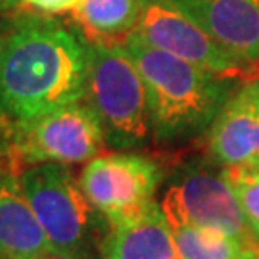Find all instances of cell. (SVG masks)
<instances>
[{"instance_id": "5bb4252c", "label": "cell", "mask_w": 259, "mask_h": 259, "mask_svg": "<svg viewBox=\"0 0 259 259\" xmlns=\"http://www.w3.org/2000/svg\"><path fill=\"white\" fill-rule=\"evenodd\" d=\"M173 236L181 259H240L253 246L227 232L200 227H179L173 229Z\"/></svg>"}, {"instance_id": "277c9868", "label": "cell", "mask_w": 259, "mask_h": 259, "mask_svg": "<svg viewBox=\"0 0 259 259\" xmlns=\"http://www.w3.org/2000/svg\"><path fill=\"white\" fill-rule=\"evenodd\" d=\"M104 146L102 125L84 100L29 119H0V156L10 159L16 175L40 163H84Z\"/></svg>"}, {"instance_id": "e0dca14e", "label": "cell", "mask_w": 259, "mask_h": 259, "mask_svg": "<svg viewBox=\"0 0 259 259\" xmlns=\"http://www.w3.org/2000/svg\"><path fill=\"white\" fill-rule=\"evenodd\" d=\"M10 27H12V18H10V16L0 18V62H2V54H4L6 42H8Z\"/></svg>"}, {"instance_id": "d6986e66", "label": "cell", "mask_w": 259, "mask_h": 259, "mask_svg": "<svg viewBox=\"0 0 259 259\" xmlns=\"http://www.w3.org/2000/svg\"><path fill=\"white\" fill-rule=\"evenodd\" d=\"M18 6H21V0H0V18L10 16Z\"/></svg>"}, {"instance_id": "44dd1931", "label": "cell", "mask_w": 259, "mask_h": 259, "mask_svg": "<svg viewBox=\"0 0 259 259\" xmlns=\"http://www.w3.org/2000/svg\"><path fill=\"white\" fill-rule=\"evenodd\" d=\"M42 259H45V257H42Z\"/></svg>"}, {"instance_id": "4fadbf2b", "label": "cell", "mask_w": 259, "mask_h": 259, "mask_svg": "<svg viewBox=\"0 0 259 259\" xmlns=\"http://www.w3.org/2000/svg\"><path fill=\"white\" fill-rule=\"evenodd\" d=\"M139 0H79L69 10L89 42H123L137 29Z\"/></svg>"}, {"instance_id": "5b68a950", "label": "cell", "mask_w": 259, "mask_h": 259, "mask_svg": "<svg viewBox=\"0 0 259 259\" xmlns=\"http://www.w3.org/2000/svg\"><path fill=\"white\" fill-rule=\"evenodd\" d=\"M19 183L54 251H87L106 223L67 165L40 163L19 173ZM108 225V223H106Z\"/></svg>"}, {"instance_id": "3957f363", "label": "cell", "mask_w": 259, "mask_h": 259, "mask_svg": "<svg viewBox=\"0 0 259 259\" xmlns=\"http://www.w3.org/2000/svg\"><path fill=\"white\" fill-rule=\"evenodd\" d=\"M84 102L111 148L133 152L154 139L146 83L121 42H89Z\"/></svg>"}, {"instance_id": "52a82bcc", "label": "cell", "mask_w": 259, "mask_h": 259, "mask_svg": "<svg viewBox=\"0 0 259 259\" xmlns=\"http://www.w3.org/2000/svg\"><path fill=\"white\" fill-rule=\"evenodd\" d=\"M79 183L110 227L139 215L156 202L163 169L156 159L139 152H111L87 161Z\"/></svg>"}, {"instance_id": "9c48e42d", "label": "cell", "mask_w": 259, "mask_h": 259, "mask_svg": "<svg viewBox=\"0 0 259 259\" xmlns=\"http://www.w3.org/2000/svg\"><path fill=\"white\" fill-rule=\"evenodd\" d=\"M207 146L223 167H259V81L231 94L209 127Z\"/></svg>"}, {"instance_id": "7a4b0ae2", "label": "cell", "mask_w": 259, "mask_h": 259, "mask_svg": "<svg viewBox=\"0 0 259 259\" xmlns=\"http://www.w3.org/2000/svg\"><path fill=\"white\" fill-rule=\"evenodd\" d=\"M123 48L146 83L154 139L181 142L209 131L223 106L236 91L231 75H217L183 58L157 50L131 33Z\"/></svg>"}, {"instance_id": "8992f818", "label": "cell", "mask_w": 259, "mask_h": 259, "mask_svg": "<svg viewBox=\"0 0 259 259\" xmlns=\"http://www.w3.org/2000/svg\"><path fill=\"white\" fill-rule=\"evenodd\" d=\"M159 207L173 229L200 227L251 242V231L238 198L223 173L205 165H186L171 177Z\"/></svg>"}, {"instance_id": "9a60e30c", "label": "cell", "mask_w": 259, "mask_h": 259, "mask_svg": "<svg viewBox=\"0 0 259 259\" xmlns=\"http://www.w3.org/2000/svg\"><path fill=\"white\" fill-rule=\"evenodd\" d=\"M253 238L259 240V167H223Z\"/></svg>"}, {"instance_id": "30bf717a", "label": "cell", "mask_w": 259, "mask_h": 259, "mask_svg": "<svg viewBox=\"0 0 259 259\" xmlns=\"http://www.w3.org/2000/svg\"><path fill=\"white\" fill-rule=\"evenodd\" d=\"M240 64L259 62V0H173Z\"/></svg>"}, {"instance_id": "8fae6325", "label": "cell", "mask_w": 259, "mask_h": 259, "mask_svg": "<svg viewBox=\"0 0 259 259\" xmlns=\"http://www.w3.org/2000/svg\"><path fill=\"white\" fill-rule=\"evenodd\" d=\"M102 259H181L173 227L157 202L117 225H110L100 242Z\"/></svg>"}, {"instance_id": "ffe728a7", "label": "cell", "mask_w": 259, "mask_h": 259, "mask_svg": "<svg viewBox=\"0 0 259 259\" xmlns=\"http://www.w3.org/2000/svg\"><path fill=\"white\" fill-rule=\"evenodd\" d=\"M240 259H259V246H251Z\"/></svg>"}, {"instance_id": "6da1fadb", "label": "cell", "mask_w": 259, "mask_h": 259, "mask_svg": "<svg viewBox=\"0 0 259 259\" xmlns=\"http://www.w3.org/2000/svg\"><path fill=\"white\" fill-rule=\"evenodd\" d=\"M89 40L47 14L12 16L0 62V119L18 121L84 100Z\"/></svg>"}, {"instance_id": "ac0fdd59", "label": "cell", "mask_w": 259, "mask_h": 259, "mask_svg": "<svg viewBox=\"0 0 259 259\" xmlns=\"http://www.w3.org/2000/svg\"><path fill=\"white\" fill-rule=\"evenodd\" d=\"M45 259H93L87 251H50Z\"/></svg>"}, {"instance_id": "ba28073f", "label": "cell", "mask_w": 259, "mask_h": 259, "mask_svg": "<svg viewBox=\"0 0 259 259\" xmlns=\"http://www.w3.org/2000/svg\"><path fill=\"white\" fill-rule=\"evenodd\" d=\"M139 23L133 33L154 48L217 75H232L244 67L173 0H139Z\"/></svg>"}, {"instance_id": "2e32d148", "label": "cell", "mask_w": 259, "mask_h": 259, "mask_svg": "<svg viewBox=\"0 0 259 259\" xmlns=\"http://www.w3.org/2000/svg\"><path fill=\"white\" fill-rule=\"evenodd\" d=\"M77 2L79 0H21L23 6H27V8H31L33 12H38V14H47V16L69 12Z\"/></svg>"}, {"instance_id": "7c38bea8", "label": "cell", "mask_w": 259, "mask_h": 259, "mask_svg": "<svg viewBox=\"0 0 259 259\" xmlns=\"http://www.w3.org/2000/svg\"><path fill=\"white\" fill-rule=\"evenodd\" d=\"M50 251L19 177L0 171V259H42Z\"/></svg>"}]
</instances>
